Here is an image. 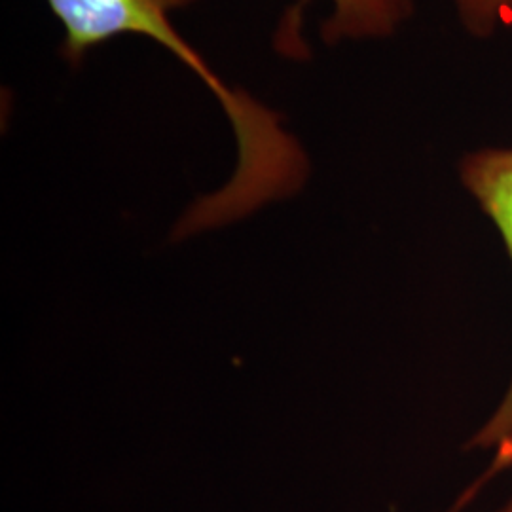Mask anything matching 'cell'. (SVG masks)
Returning a JSON list of instances; mask_svg holds the SVG:
<instances>
[{"label": "cell", "mask_w": 512, "mask_h": 512, "mask_svg": "<svg viewBox=\"0 0 512 512\" xmlns=\"http://www.w3.org/2000/svg\"><path fill=\"white\" fill-rule=\"evenodd\" d=\"M194 2L46 0L63 29L61 54L67 63H82L112 38H150L196 74L224 110L238 147L236 171L220 190L198 198L184 211L171 230V243L245 219L266 203L289 200L304 188L311 173L306 150L285 128L281 114L255 95L230 86L173 23V14Z\"/></svg>", "instance_id": "6da1fadb"}, {"label": "cell", "mask_w": 512, "mask_h": 512, "mask_svg": "<svg viewBox=\"0 0 512 512\" xmlns=\"http://www.w3.org/2000/svg\"><path fill=\"white\" fill-rule=\"evenodd\" d=\"M459 179L482 213L494 222L512 264V147L480 148L465 154L459 162ZM509 442H512V378L492 418L478 429L469 448H495Z\"/></svg>", "instance_id": "7a4b0ae2"}, {"label": "cell", "mask_w": 512, "mask_h": 512, "mask_svg": "<svg viewBox=\"0 0 512 512\" xmlns=\"http://www.w3.org/2000/svg\"><path fill=\"white\" fill-rule=\"evenodd\" d=\"M311 0H300L294 8L289 25L279 31L277 46L285 42L283 52L291 48L294 52L296 31L300 33L304 6ZM329 4V16L321 25V37L327 44L342 42H378L395 37L416 12V0H325Z\"/></svg>", "instance_id": "3957f363"}, {"label": "cell", "mask_w": 512, "mask_h": 512, "mask_svg": "<svg viewBox=\"0 0 512 512\" xmlns=\"http://www.w3.org/2000/svg\"><path fill=\"white\" fill-rule=\"evenodd\" d=\"M461 27L476 38L494 37L512 25V0H450Z\"/></svg>", "instance_id": "277c9868"}, {"label": "cell", "mask_w": 512, "mask_h": 512, "mask_svg": "<svg viewBox=\"0 0 512 512\" xmlns=\"http://www.w3.org/2000/svg\"><path fill=\"white\" fill-rule=\"evenodd\" d=\"M497 512H512V497L511 499H509V501H507V503H505V505H503V507H501V509H499V511Z\"/></svg>", "instance_id": "5b68a950"}]
</instances>
